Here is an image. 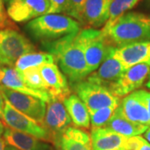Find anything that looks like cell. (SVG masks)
I'll use <instances>...</instances> for the list:
<instances>
[{
  "label": "cell",
  "instance_id": "6da1fadb",
  "mask_svg": "<svg viewBox=\"0 0 150 150\" xmlns=\"http://www.w3.org/2000/svg\"><path fill=\"white\" fill-rule=\"evenodd\" d=\"M78 33H72L54 41L42 43L43 48L54 55L70 83L84 80L89 75Z\"/></svg>",
  "mask_w": 150,
  "mask_h": 150
},
{
  "label": "cell",
  "instance_id": "7a4b0ae2",
  "mask_svg": "<svg viewBox=\"0 0 150 150\" xmlns=\"http://www.w3.org/2000/svg\"><path fill=\"white\" fill-rule=\"evenodd\" d=\"M103 34L113 47L150 41V16L139 13H125Z\"/></svg>",
  "mask_w": 150,
  "mask_h": 150
},
{
  "label": "cell",
  "instance_id": "3957f363",
  "mask_svg": "<svg viewBox=\"0 0 150 150\" xmlns=\"http://www.w3.org/2000/svg\"><path fill=\"white\" fill-rule=\"evenodd\" d=\"M28 33L36 40L51 42L80 31V23L69 16L48 13L28 23Z\"/></svg>",
  "mask_w": 150,
  "mask_h": 150
},
{
  "label": "cell",
  "instance_id": "277c9868",
  "mask_svg": "<svg viewBox=\"0 0 150 150\" xmlns=\"http://www.w3.org/2000/svg\"><path fill=\"white\" fill-rule=\"evenodd\" d=\"M78 37L83 49L88 71L91 74L107 58L113 46L108 43L102 30L93 28L80 30Z\"/></svg>",
  "mask_w": 150,
  "mask_h": 150
},
{
  "label": "cell",
  "instance_id": "5b68a950",
  "mask_svg": "<svg viewBox=\"0 0 150 150\" xmlns=\"http://www.w3.org/2000/svg\"><path fill=\"white\" fill-rule=\"evenodd\" d=\"M35 49L33 44L15 29H0V61L3 66H14L20 57Z\"/></svg>",
  "mask_w": 150,
  "mask_h": 150
},
{
  "label": "cell",
  "instance_id": "8992f818",
  "mask_svg": "<svg viewBox=\"0 0 150 150\" xmlns=\"http://www.w3.org/2000/svg\"><path fill=\"white\" fill-rule=\"evenodd\" d=\"M70 85L72 90L85 103L88 110L110 106L118 107L120 103V98L114 96L108 88L86 79L70 83Z\"/></svg>",
  "mask_w": 150,
  "mask_h": 150
},
{
  "label": "cell",
  "instance_id": "52a82bcc",
  "mask_svg": "<svg viewBox=\"0 0 150 150\" xmlns=\"http://www.w3.org/2000/svg\"><path fill=\"white\" fill-rule=\"evenodd\" d=\"M3 121L10 129L32 135L43 141L53 142L52 135L43 126L17 110L7 100L4 108Z\"/></svg>",
  "mask_w": 150,
  "mask_h": 150
},
{
  "label": "cell",
  "instance_id": "ba28073f",
  "mask_svg": "<svg viewBox=\"0 0 150 150\" xmlns=\"http://www.w3.org/2000/svg\"><path fill=\"white\" fill-rule=\"evenodd\" d=\"M0 93L17 110L43 126L47 103L36 97L13 91L4 87H2Z\"/></svg>",
  "mask_w": 150,
  "mask_h": 150
},
{
  "label": "cell",
  "instance_id": "9c48e42d",
  "mask_svg": "<svg viewBox=\"0 0 150 150\" xmlns=\"http://www.w3.org/2000/svg\"><path fill=\"white\" fill-rule=\"evenodd\" d=\"M50 7L48 0H9L7 13L13 21L24 23L48 14Z\"/></svg>",
  "mask_w": 150,
  "mask_h": 150
},
{
  "label": "cell",
  "instance_id": "30bf717a",
  "mask_svg": "<svg viewBox=\"0 0 150 150\" xmlns=\"http://www.w3.org/2000/svg\"><path fill=\"white\" fill-rule=\"evenodd\" d=\"M150 75V64H139L124 71L120 79L110 89L114 96L125 97L139 90Z\"/></svg>",
  "mask_w": 150,
  "mask_h": 150
},
{
  "label": "cell",
  "instance_id": "8fae6325",
  "mask_svg": "<svg viewBox=\"0 0 150 150\" xmlns=\"http://www.w3.org/2000/svg\"><path fill=\"white\" fill-rule=\"evenodd\" d=\"M114 48L115 47L112 48L96 72L92 73L87 77L88 81L103 86L109 91L112 86L120 79L126 70L120 61L113 56L112 52Z\"/></svg>",
  "mask_w": 150,
  "mask_h": 150
},
{
  "label": "cell",
  "instance_id": "7c38bea8",
  "mask_svg": "<svg viewBox=\"0 0 150 150\" xmlns=\"http://www.w3.org/2000/svg\"><path fill=\"white\" fill-rule=\"evenodd\" d=\"M118 108L129 121L150 127L149 115L141 89L126 95L120 101Z\"/></svg>",
  "mask_w": 150,
  "mask_h": 150
},
{
  "label": "cell",
  "instance_id": "4fadbf2b",
  "mask_svg": "<svg viewBox=\"0 0 150 150\" xmlns=\"http://www.w3.org/2000/svg\"><path fill=\"white\" fill-rule=\"evenodd\" d=\"M47 104L43 126L54 138L70 127L73 122L63 101L52 98Z\"/></svg>",
  "mask_w": 150,
  "mask_h": 150
},
{
  "label": "cell",
  "instance_id": "5bb4252c",
  "mask_svg": "<svg viewBox=\"0 0 150 150\" xmlns=\"http://www.w3.org/2000/svg\"><path fill=\"white\" fill-rule=\"evenodd\" d=\"M55 150H93L90 134L76 127H69L55 135L53 142Z\"/></svg>",
  "mask_w": 150,
  "mask_h": 150
},
{
  "label": "cell",
  "instance_id": "9a60e30c",
  "mask_svg": "<svg viewBox=\"0 0 150 150\" xmlns=\"http://www.w3.org/2000/svg\"><path fill=\"white\" fill-rule=\"evenodd\" d=\"M112 54L125 69L139 64H150V41L115 47Z\"/></svg>",
  "mask_w": 150,
  "mask_h": 150
},
{
  "label": "cell",
  "instance_id": "2e32d148",
  "mask_svg": "<svg viewBox=\"0 0 150 150\" xmlns=\"http://www.w3.org/2000/svg\"><path fill=\"white\" fill-rule=\"evenodd\" d=\"M0 85L13 91L36 97L47 103L52 99L51 95L48 93L35 90L30 88L23 80L20 73L11 67L0 65Z\"/></svg>",
  "mask_w": 150,
  "mask_h": 150
},
{
  "label": "cell",
  "instance_id": "e0dca14e",
  "mask_svg": "<svg viewBox=\"0 0 150 150\" xmlns=\"http://www.w3.org/2000/svg\"><path fill=\"white\" fill-rule=\"evenodd\" d=\"M41 74L47 83L49 94L53 98L64 101L70 94L67 77L59 70L56 64H48L39 67Z\"/></svg>",
  "mask_w": 150,
  "mask_h": 150
},
{
  "label": "cell",
  "instance_id": "ac0fdd59",
  "mask_svg": "<svg viewBox=\"0 0 150 150\" xmlns=\"http://www.w3.org/2000/svg\"><path fill=\"white\" fill-rule=\"evenodd\" d=\"M93 150H129V137L108 128H93L91 130Z\"/></svg>",
  "mask_w": 150,
  "mask_h": 150
},
{
  "label": "cell",
  "instance_id": "d6986e66",
  "mask_svg": "<svg viewBox=\"0 0 150 150\" xmlns=\"http://www.w3.org/2000/svg\"><path fill=\"white\" fill-rule=\"evenodd\" d=\"M3 135L8 144L19 150H54L48 143L10 128H6Z\"/></svg>",
  "mask_w": 150,
  "mask_h": 150
},
{
  "label": "cell",
  "instance_id": "ffe728a7",
  "mask_svg": "<svg viewBox=\"0 0 150 150\" xmlns=\"http://www.w3.org/2000/svg\"><path fill=\"white\" fill-rule=\"evenodd\" d=\"M112 0H87L83 10V23L92 28L104 26L109 17Z\"/></svg>",
  "mask_w": 150,
  "mask_h": 150
},
{
  "label": "cell",
  "instance_id": "44dd1931",
  "mask_svg": "<svg viewBox=\"0 0 150 150\" xmlns=\"http://www.w3.org/2000/svg\"><path fill=\"white\" fill-rule=\"evenodd\" d=\"M105 128L112 129V131L119 134H122L125 137H134L144 134L146 130L149 127L144 124L133 123L125 118L120 112L118 107L112 114Z\"/></svg>",
  "mask_w": 150,
  "mask_h": 150
},
{
  "label": "cell",
  "instance_id": "7402d4cb",
  "mask_svg": "<svg viewBox=\"0 0 150 150\" xmlns=\"http://www.w3.org/2000/svg\"><path fill=\"white\" fill-rule=\"evenodd\" d=\"M72 122L76 127L88 129L90 127V117L85 103L76 94H70L63 101Z\"/></svg>",
  "mask_w": 150,
  "mask_h": 150
},
{
  "label": "cell",
  "instance_id": "603a6c76",
  "mask_svg": "<svg viewBox=\"0 0 150 150\" xmlns=\"http://www.w3.org/2000/svg\"><path fill=\"white\" fill-rule=\"evenodd\" d=\"M48 64H56V59L49 53H28L18 59L14 64V69L21 73L27 69L40 67Z\"/></svg>",
  "mask_w": 150,
  "mask_h": 150
},
{
  "label": "cell",
  "instance_id": "cb8c5ba5",
  "mask_svg": "<svg viewBox=\"0 0 150 150\" xmlns=\"http://www.w3.org/2000/svg\"><path fill=\"white\" fill-rule=\"evenodd\" d=\"M139 0H112L109 8V17L103 26L102 32L103 33L107 31L114 24L120 17H122L127 11L133 8L138 4Z\"/></svg>",
  "mask_w": 150,
  "mask_h": 150
},
{
  "label": "cell",
  "instance_id": "d4e9b609",
  "mask_svg": "<svg viewBox=\"0 0 150 150\" xmlns=\"http://www.w3.org/2000/svg\"><path fill=\"white\" fill-rule=\"evenodd\" d=\"M23 80L30 88L35 90L46 92L49 93L48 87L45 81L43 79V76L41 74L39 67L29 68L20 73Z\"/></svg>",
  "mask_w": 150,
  "mask_h": 150
},
{
  "label": "cell",
  "instance_id": "484cf974",
  "mask_svg": "<svg viewBox=\"0 0 150 150\" xmlns=\"http://www.w3.org/2000/svg\"><path fill=\"white\" fill-rule=\"evenodd\" d=\"M117 108L116 106H110L97 109V110H88L90 123L93 128H105L112 114Z\"/></svg>",
  "mask_w": 150,
  "mask_h": 150
},
{
  "label": "cell",
  "instance_id": "4316f807",
  "mask_svg": "<svg viewBox=\"0 0 150 150\" xmlns=\"http://www.w3.org/2000/svg\"><path fill=\"white\" fill-rule=\"evenodd\" d=\"M87 0H68L66 13L71 18L83 22V10Z\"/></svg>",
  "mask_w": 150,
  "mask_h": 150
},
{
  "label": "cell",
  "instance_id": "83f0119b",
  "mask_svg": "<svg viewBox=\"0 0 150 150\" xmlns=\"http://www.w3.org/2000/svg\"><path fill=\"white\" fill-rule=\"evenodd\" d=\"M129 150H150V143L142 136H134L129 139Z\"/></svg>",
  "mask_w": 150,
  "mask_h": 150
},
{
  "label": "cell",
  "instance_id": "f1b7e54d",
  "mask_svg": "<svg viewBox=\"0 0 150 150\" xmlns=\"http://www.w3.org/2000/svg\"><path fill=\"white\" fill-rule=\"evenodd\" d=\"M51 7L48 13H66L68 8V0H48Z\"/></svg>",
  "mask_w": 150,
  "mask_h": 150
},
{
  "label": "cell",
  "instance_id": "f546056e",
  "mask_svg": "<svg viewBox=\"0 0 150 150\" xmlns=\"http://www.w3.org/2000/svg\"><path fill=\"white\" fill-rule=\"evenodd\" d=\"M12 26L13 25L8 20V18L6 15L3 0H0V29L6 28H12Z\"/></svg>",
  "mask_w": 150,
  "mask_h": 150
},
{
  "label": "cell",
  "instance_id": "4dcf8cb0",
  "mask_svg": "<svg viewBox=\"0 0 150 150\" xmlns=\"http://www.w3.org/2000/svg\"><path fill=\"white\" fill-rule=\"evenodd\" d=\"M142 90V94H143V98L144 99V102L146 103V106L148 108V112H149V121H150V92L146 91V90Z\"/></svg>",
  "mask_w": 150,
  "mask_h": 150
},
{
  "label": "cell",
  "instance_id": "1f68e13d",
  "mask_svg": "<svg viewBox=\"0 0 150 150\" xmlns=\"http://www.w3.org/2000/svg\"><path fill=\"white\" fill-rule=\"evenodd\" d=\"M4 104H5V100L2 94L0 93V119L3 120L4 118Z\"/></svg>",
  "mask_w": 150,
  "mask_h": 150
},
{
  "label": "cell",
  "instance_id": "d6a6232c",
  "mask_svg": "<svg viewBox=\"0 0 150 150\" xmlns=\"http://www.w3.org/2000/svg\"><path fill=\"white\" fill-rule=\"evenodd\" d=\"M6 142L4 138H0V150H5Z\"/></svg>",
  "mask_w": 150,
  "mask_h": 150
},
{
  "label": "cell",
  "instance_id": "836d02e7",
  "mask_svg": "<svg viewBox=\"0 0 150 150\" xmlns=\"http://www.w3.org/2000/svg\"><path fill=\"white\" fill-rule=\"evenodd\" d=\"M144 136L145 139L150 143V127L146 130V132L144 134Z\"/></svg>",
  "mask_w": 150,
  "mask_h": 150
},
{
  "label": "cell",
  "instance_id": "e575fe53",
  "mask_svg": "<svg viewBox=\"0 0 150 150\" xmlns=\"http://www.w3.org/2000/svg\"><path fill=\"white\" fill-rule=\"evenodd\" d=\"M4 130H5V129H4V125L3 124V123L0 121V138H1V136L4 134Z\"/></svg>",
  "mask_w": 150,
  "mask_h": 150
},
{
  "label": "cell",
  "instance_id": "d590c367",
  "mask_svg": "<svg viewBox=\"0 0 150 150\" xmlns=\"http://www.w3.org/2000/svg\"><path fill=\"white\" fill-rule=\"evenodd\" d=\"M5 150H19L16 149V148H14V147H13V146H11V145H7L5 147Z\"/></svg>",
  "mask_w": 150,
  "mask_h": 150
},
{
  "label": "cell",
  "instance_id": "8d00e7d4",
  "mask_svg": "<svg viewBox=\"0 0 150 150\" xmlns=\"http://www.w3.org/2000/svg\"><path fill=\"white\" fill-rule=\"evenodd\" d=\"M2 87H3V86H2V85H0V90H1V88H2Z\"/></svg>",
  "mask_w": 150,
  "mask_h": 150
},
{
  "label": "cell",
  "instance_id": "74e56055",
  "mask_svg": "<svg viewBox=\"0 0 150 150\" xmlns=\"http://www.w3.org/2000/svg\"><path fill=\"white\" fill-rule=\"evenodd\" d=\"M4 1H9V0H4Z\"/></svg>",
  "mask_w": 150,
  "mask_h": 150
},
{
  "label": "cell",
  "instance_id": "f35d334b",
  "mask_svg": "<svg viewBox=\"0 0 150 150\" xmlns=\"http://www.w3.org/2000/svg\"><path fill=\"white\" fill-rule=\"evenodd\" d=\"M0 65H2V64H1V61H0Z\"/></svg>",
  "mask_w": 150,
  "mask_h": 150
}]
</instances>
